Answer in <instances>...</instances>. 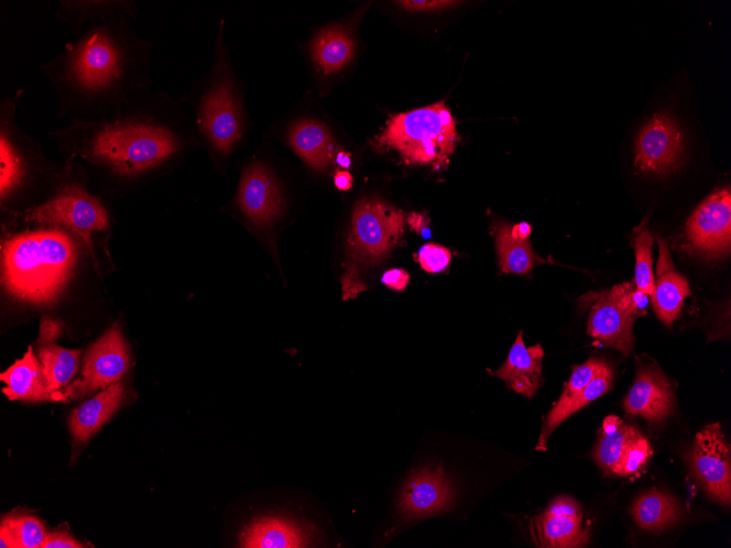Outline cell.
<instances>
[{"mask_svg":"<svg viewBox=\"0 0 731 548\" xmlns=\"http://www.w3.org/2000/svg\"><path fill=\"white\" fill-rule=\"evenodd\" d=\"M129 365V352L119 326L115 324L86 351L82 376L73 381L62 393V400L90 395L119 382Z\"/></svg>","mask_w":731,"mask_h":548,"instance_id":"9c48e42d","label":"cell"},{"mask_svg":"<svg viewBox=\"0 0 731 548\" xmlns=\"http://www.w3.org/2000/svg\"><path fill=\"white\" fill-rule=\"evenodd\" d=\"M684 141L675 118L666 112L654 114L636 139L635 165L641 172L665 175L682 162Z\"/></svg>","mask_w":731,"mask_h":548,"instance_id":"8fae6325","label":"cell"},{"mask_svg":"<svg viewBox=\"0 0 731 548\" xmlns=\"http://www.w3.org/2000/svg\"><path fill=\"white\" fill-rule=\"evenodd\" d=\"M60 333L59 325L51 320H44L40 328V340L50 343Z\"/></svg>","mask_w":731,"mask_h":548,"instance_id":"ab89813d","label":"cell"},{"mask_svg":"<svg viewBox=\"0 0 731 548\" xmlns=\"http://www.w3.org/2000/svg\"><path fill=\"white\" fill-rule=\"evenodd\" d=\"M606 364L604 360L591 358L581 365L573 369L571 376L565 386L558 401L548 412L538 436L537 450H545L546 443L553 431L560 424V416L565 408L583 390L591 380Z\"/></svg>","mask_w":731,"mask_h":548,"instance_id":"83f0119b","label":"cell"},{"mask_svg":"<svg viewBox=\"0 0 731 548\" xmlns=\"http://www.w3.org/2000/svg\"><path fill=\"white\" fill-rule=\"evenodd\" d=\"M311 50L314 61L326 73H335L352 59L355 40L346 28L332 25L317 33Z\"/></svg>","mask_w":731,"mask_h":548,"instance_id":"484cf974","label":"cell"},{"mask_svg":"<svg viewBox=\"0 0 731 548\" xmlns=\"http://www.w3.org/2000/svg\"><path fill=\"white\" fill-rule=\"evenodd\" d=\"M613 381V370L606 362L583 390L565 408L560 423L572 413L608 392Z\"/></svg>","mask_w":731,"mask_h":548,"instance_id":"d6a6232c","label":"cell"},{"mask_svg":"<svg viewBox=\"0 0 731 548\" xmlns=\"http://www.w3.org/2000/svg\"><path fill=\"white\" fill-rule=\"evenodd\" d=\"M689 248L707 258H718L731 246V193L729 187L709 195L688 218L685 228Z\"/></svg>","mask_w":731,"mask_h":548,"instance_id":"30bf717a","label":"cell"},{"mask_svg":"<svg viewBox=\"0 0 731 548\" xmlns=\"http://www.w3.org/2000/svg\"><path fill=\"white\" fill-rule=\"evenodd\" d=\"M623 405L629 415L640 416L652 424L661 423L673 412L672 385L655 363H639Z\"/></svg>","mask_w":731,"mask_h":548,"instance_id":"9a60e30c","label":"cell"},{"mask_svg":"<svg viewBox=\"0 0 731 548\" xmlns=\"http://www.w3.org/2000/svg\"><path fill=\"white\" fill-rule=\"evenodd\" d=\"M335 162L339 166H341L344 168H348L351 164L350 154L345 152V151H338L336 156H335Z\"/></svg>","mask_w":731,"mask_h":548,"instance_id":"7bdbcfd3","label":"cell"},{"mask_svg":"<svg viewBox=\"0 0 731 548\" xmlns=\"http://www.w3.org/2000/svg\"><path fill=\"white\" fill-rule=\"evenodd\" d=\"M410 277L408 272L404 269L393 268L386 270L381 281L395 291H403L409 283Z\"/></svg>","mask_w":731,"mask_h":548,"instance_id":"74e56055","label":"cell"},{"mask_svg":"<svg viewBox=\"0 0 731 548\" xmlns=\"http://www.w3.org/2000/svg\"><path fill=\"white\" fill-rule=\"evenodd\" d=\"M582 518L556 513L548 509L530 522L531 539L537 547L575 548L589 543L590 532L583 527Z\"/></svg>","mask_w":731,"mask_h":548,"instance_id":"ffe728a7","label":"cell"},{"mask_svg":"<svg viewBox=\"0 0 731 548\" xmlns=\"http://www.w3.org/2000/svg\"><path fill=\"white\" fill-rule=\"evenodd\" d=\"M47 536L43 523L27 514H11L1 521V548H40Z\"/></svg>","mask_w":731,"mask_h":548,"instance_id":"f546056e","label":"cell"},{"mask_svg":"<svg viewBox=\"0 0 731 548\" xmlns=\"http://www.w3.org/2000/svg\"><path fill=\"white\" fill-rule=\"evenodd\" d=\"M79 350L58 347L54 343H43L38 349V359L43 365L47 387L54 394L67 385L78 371Z\"/></svg>","mask_w":731,"mask_h":548,"instance_id":"f1b7e54d","label":"cell"},{"mask_svg":"<svg viewBox=\"0 0 731 548\" xmlns=\"http://www.w3.org/2000/svg\"><path fill=\"white\" fill-rule=\"evenodd\" d=\"M24 223L30 226L13 229L2 238V282L19 299L49 303L66 284L86 243L63 226Z\"/></svg>","mask_w":731,"mask_h":548,"instance_id":"3957f363","label":"cell"},{"mask_svg":"<svg viewBox=\"0 0 731 548\" xmlns=\"http://www.w3.org/2000/svg\"><path fill=\"white\" fill-rule=\"evenodd\" d=\"M638 433L637 429L625 424L616 416L604 419L593 457L605 475H616L625 450Z\"/></svg>","mask_w":731,"mask_h":548,"instance_id":"d4e9b609","label":"cell"},{"mask_svg":"<svg viewBox=\"0 0 731 548\" xmlns=\"http://www.w3.org/2000/svg\"><path fill=\"white\" fill-rule=\"evenodd\" d=\"M289 143L312 168L325 171L334 159V141L328 128L313 119L295 121L289 130Z\"/></svg>","mask_w":731,"mask_h":548,"instance_id":"7402d4cb","label":"cell"},{"mask_svg":"<svg viewBox=\"0 0 731 548\" xmlns=\"http://www.w3.org/2000/svg\"><path fill=\"white\" fill-rule=\"evenodd\" d=\"M581 303H592L587 333L602 346L619 350L624 355L631 352L634 346L633 324L635 318L623 313L610 299L607 291L588 293Z\"/></svg>","mask_w":731,"mask_h":548,"instance_id":"2e32d148","label":"cell"},{"mask_svg":"<svg viewBox=\"0 0 731 548\" xmlns=\"http://www.w3.org/2000/svg\"><path fill=\"white\" fill-rule=\"evenodd\" d=\"M532 233V226L527 222H520L510 225V234L518 240H529Z\"/></svg>","mask_w":731,"mask_h":548,"instance_id":"b9f144b4","label":"cell"},{"mask_svg":"<svg viewBox=\"0 0 731 548\" xmlns=\"http://www.w3.org/2000/svg\"><path fill=\"white\" fill-rule=\"evenodd\" d=\"M174 103L150 90L137 93L105 115L70 120L48 131L59 151L118 182H136L183 152L189 135L176 121Z\"/></svg>","mask_w":731,"mask_h":548,"instance_id":"7a4b0ae2","label":"cell"},{"mask_svg":"<svg viewBox=\"0 0 731 548\" xmlns=\"http://www.w3.org/2000/svg\"><path fill=\"white\" fill-rule=\"evenodd\" d=\"M635 522L646 530L659 532L673 526L682 518V508L671 494L651 489L639 495L633 506Z\"/></svg>","mask_w":731,"mask_h":548,"instance_id":"cb8c5ba5","label":"cell"},{"mask_svg":"<svg viewBox=\"0 0 731 548\" xmlns=\"http://www.w3.org/2000/svg\"><path fill=\"white\" fill-rule=\"evenodd\" d=\"M334 184L339 190H348L352 186V176L348 171H337L334 175Z\"/></svg>","mask_w":731,"mask_h":548,"instance_id":"60d3db41","label":"cell"},{"mask_svg":"<svg viewBox=\"0 0 731 548\" xmlns=\"http://www.w3.org/2000/svg\"><path fill=\"white\" fill-rule=\"evenodd\" d=\"M318 535L316 527L306 521L286 514H265L244 526L239 544L244 548H301L314 545Z\"/></svg>","mask_w":731,"mask_h":548,"instance_id":"4fadbf2b","label":"cell"},{"mask_svg":"<svg viewBox=\"0 0 731 548\" xmlns=\"http://www.w3.org/2000/svg\"><path fill=\"white\" fill-rule=\"evenodd\" d=\"M399 7L409 11H437L459 4V1L451 0H417V1H396Z\"/></svg>","mask_w":731,"mask_h":548,"instance_id":"8d00e7d4","label":"cell"},{"mask_svg":"<svg viewBox=\"0 0 731 548\" xmlns=\"http://www.w3.org/2000/svg\"><path fill=\"white\" fill-rule=\"evenodd\" d=\"M404 225V212L381 199L367 198L357 203L341 278L344 300L357 298L367 289L361 273L380 264L399 243Z\"/></svg>","mask_w":731,"mask_h":548,"instance_id":"5b68a950","label":"cell"},{"mask_svg":"<svg viewBox=\"0 0 731 548\" xmlns=\"http://www.w3.org/2000/svg\"><path fill=\"white\" fill-rule=\"evenodd\" d=\"M653 236L648 229V217L643 218L641 223L634 229L631 235V245L635 249L636 265L634 282L638 290L651 296L654 287V276L652 270V246Z\"/></svg>","mask_w":731,"mask_h":548,"instance_id":"4dcf8cb0","label":"cell"},{"mask_svg":"<svg viewBox=\"0 0 731 548\" xmlns=\"http://www.w3.org/2000/svg\"><path fill=\"white\" fill-rule=\"evenodd\" d=\"M236 205L256 226L266 225L280 214L283 199L275 177L263 163L255 161L243 168Z\"/></svg>","mask_w":731,"mask_h":548,"instance_id":"5bb4252c","label":"cell"},{"mask_svg":"<svg viewBox=\"0 0 731 548\" xmlns=\"http://www.w3.org/2000/svg\"><path fill=\"white\" fill-rule=\"evenodd\" d=\"M543 357L542 346L526 347L520 331L504 363L490 374L501 378L515 393L532 398L543 381Z\"/></svg>","mask_w":731,"mask_h":548,"instance_id":"ac0fdd59","label":"cell"},{"mask_svg":"<svg viewBox=\"0 0 731 548\" xmlns=\"http://www.w3.org/2000/svg\"><path fill=\"white\" fill-rule=\"evenodd\" d=\"M221 20L216 59L206 84L195 97L196 128L212 152L228 158L244 135L243 102L223 43Z\"/></svg>","mask_w":731,"mask_h":548,"instance_id":"277c9868","label":"cell"},{"mask_svg":"<svg viewBox=\"0 0 731 548\" xmlns=\"http://www.w3.org/2000/svg\"><path fill=\"white\" fill-rule=\"evenodd\" d=\"M444 101L392 116L376 145L396 150L407 164L445 166L459 140Z\"/></svg>","mask_w":731,"mask_h":548,"instance_id":"8992f818","label":"cell"},{"mask_svg":"<svg viewBox=\"0 0 731 548\" xmlns=\"http://www.w3.org/2000/svg\"><path fill=\"white\" fill-rule=\"evenodd\" d=\"M139 13L135 0H60L55 10L71 35L90 25L115 19L136 21Z\"/></svg>","mask_w":731,"mask_h":548,"instance_id":"d6986e66","label":"cell"},{"mask_svg":"<svg viewBox=\"0 0 731 548\" xmlns=\"http://www.w3.org/2000/svg\"><path fill=\"white\" fill-rule=\"evenodd\" d=\"M607 293L614 304L626 315L636 319L647 313L649 296L637 289L634 280L616 284Z\"/></svg>","mask_w":731,"mask_h":548,"instance_id":"1f68e13d","label":"cell"},{"mask_svg":"<svg viewBox=\"0 0 731 548\" xmlns=\"http://www.w3.org/2000/svg\"><path fill=\"white\" fill-rule=\"evenodd\" d=\"M651 453L648 440L639 432L625 450L616 475L624 477L636 475L646 465Z\"/></svg>","mask_w":731,"mask_h":548,"instance_id":"836d02e7","label":"cell"},{"mask_svg":"<svg viewBox=\"0 0 731 548\" xmlns=\"http://www.w3.org/2000/svg\"><path fill=\"white\" fill-rule=\"evenodd\" d=\"M659 258L651 303L658 318L671 326L681 315L685 298L691 294L688 281L674 269L666 241L657 237Z\"/></svg>","mask_w":731,"mask_h":548,"instance_id":"e0dca14e","label":"cell"},{"mask_svg":"<svg viewBox=\"0 0 731 548\" xmlns=\"http://www.w3.org/2000/svg\"><path fill=\"white\" fill-rule=\"evenodd\" d=\"M123 394V384L117 382L76 408L69 418V428L74 441L85 442L96 433L116 411Z\"/></svg>","mask_w":731,"mask_h":548,"instance_id":"603a6c76","label":"cell"},{"mask_svg":"<svg viewBox=\"0 0 731 548\" xmlns=\"http://www.w3.org/2000/svg\"><path fill=\"white\" fill-rule=\"evenodd\" d=\"M731 453L719 423L696 434L688 453L692 475L704 491L722 506L731 502Z\"/></svg>","mask_w":731,"mask_h":548,"instance_id":"ba28073f","label":"cell"},{"mask_svg":"<svg viewBox=\"0 0 731 548\" xmlns=\"http://www.w3.org/2000/svg\"><path fill=\"white\" fill-rule=\"evenodd\" d=\"M0 378L5 383L2 392L11 400H55L54 394L48 390L43 365L32 347H28L22 359L2 372Z\"/></svg>","mask_w":731,"mask_h":548,"instance_id":"44dd1931","label":"cell"},{"mask_svg":"<svg viewBox=\"0 0 731 548\" xmlns=\"http://www.w3.org/2000/svg\"><path fill=\"white\" fill-rule=\"evenodd\" d=\"M451 258L452 254L449 248L434 243L422 245L416 255V260L420 267L429 273L444 270Z\"/></svg>","mask_w":731,"mask_h":548,"instance_id":"e575fe53","label":"cell"},{"mask_svg":"<svg viewBox=\"0 0 731 548\" xmlns=\"http://www.w3.org/2000/svg\"><path fill=\"white\" fill-rule=\"evenodd\" d=\"M83 544L74 539L67 530L47 533L40 548H83Z\"/></svg>","mask_w":731,"mask_h":548,"instance_id":"d590c367","label":"cell"},{"mask_svg":"<svg viewBox=\"0 0 731 548\" xmlns=\"http://www.w3.org/2000/svg\"><path fill=\"white\" fill-rule=\"evenodd\" d=\"M455 491L441 465L410 474L399 489L396 511L402 522L437 515L450 510Z\"/></svg>","mask_w":731,"mask_h":548,"instance_id":"7c38bea8","label":"cell"},{"mask_svg":"<svg viewBox=\"0 0 731 548\" xmlns=\"http://www.w3.org/2000/svg\"><path fill=\"white\" fill-rule=\"evenodd\" d=\"M499 266L502 272L525 275L536 264L547 263L539 258L529 240H518L510 234V225L496 222L494 225Z\"/></svg>","mask_w":731,"mask_h":548,"instance_id":"4316f807","label":"cell"},{"mask_svg":"<svg viewBox=\"0 0 731 548\" xmlns=\"http://www.w3.org/2000/svg\"><path fill=\"white\" fill-rule=\"evenodd\" d=\"M407 223L410 229L414 230L417 234L423 238L431 237V229L429 226V219L426 214L419 212H410L407 215Z\"/></svg>","mask_w":731,"mask_h":548,"instance_id":"f35d334b","label":"cell"},{"mask_svg":"<svg viewBox=\"0 0 731 548\" xmlns=\"http://www.w3.org/2000/svg\"><path fill=\"white\" fill-rule=\"evenodd\" d=\"M10 215L22 222L63 226L79 235L90 248H93L94 235L111 226L109 213L101 199L77 180L62 183L44 203Z\"/></svg>","mask_w":731,"mask_h":548,"instance_id":"52a82bcc","label":"cell"},{"mask_svg":"<svg viewBox=\"0 0 731 548\" xmlns=\"http://www.w3.org/2000/svg\"><path fill=\"white\" fill-rule=\"evenodd\" d=\"M127 18L96 23L71 35L62 49L39 63L51 84L58 116L89 120L150 90L153 43Z\"/></svg>","mask_w":731,"mask_h":548,"instance_id":"6da1fadb","label":"cell"}]
</instances>
